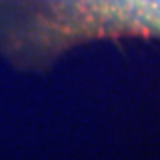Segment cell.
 I'll return each instance as SVG.
<instances>
[{"mask_svg": "<svg viewBox=\"0 0 160 160\" xmlns=\"http://www.w3.org/2000/svg\"><path fill=\"white\" fill-rule=\"evenodd\" d=\"M78 29L160 36V0H68Z\"/></svg>", "mask_w": 160, "mask_h": 160, "instance_id": "obj_1", "label": "cell"}]
</instances>
